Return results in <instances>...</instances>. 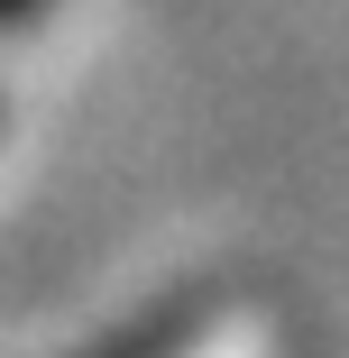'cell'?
<instances>
[{
  "mask_svg": "<svg viewBox=\"0 0 349 358\" xmlns=\"http://www.w3.org/2000/svg\"><path fill=\"white\" fill-rule=\"evenodd\" d=\"M28 19H46V0H0V28H28Z\"/></svg>",
  "mask_w": 349,
  "mask_h": 358,
  "instance_id": "6da1fadb",
  "label": "cell"
}]
</instances>
